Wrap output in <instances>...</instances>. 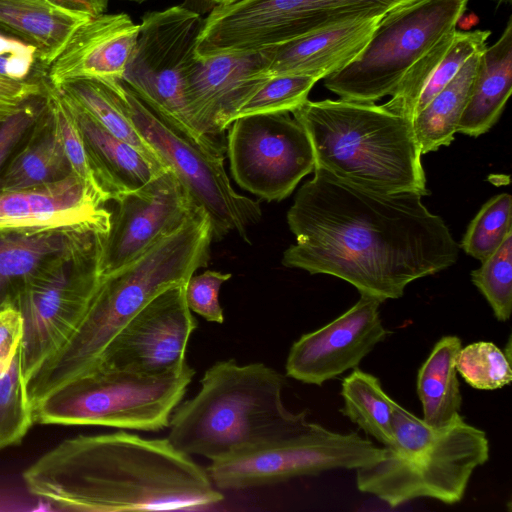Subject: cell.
I'll return each instance as SVG.
<instances>
[{
    "mask_svg": "<svg viewBox=\"0 0 512 512\" xmlns=\"http://www.w3.org/2000/svg\"><path fill=\"white\" fill-rule=\"evenodd\" d=\"M469 0H416L384 15L361 53L324 78L341 99L373 102L392 96L410 70L451 38Z\"/></svg>",
    "mask_w": 512,
    "mask_h": 512,
    "instance_id": "cell-8",
    "label": "cell"
},
{
    "mask_svg": "<svg viewBox=\"0 0 512 512\" xmlns=\"http://www.w3.org/2000/svg\"><path fill=\"white\" fill-rule=\"evenodd\" d=\"M341 396L344 416L384 447L393 442L394 400L385 393L376 376L354 368L342 380Z\"/></svg>",
    "mask_w": 512,
    "mask_h": 512,
    "instance_id": "cell-30",
    "label": "cell"
},
{
    "mask_svg": "<svg viewBox=\"0 0 512 512\" xmlns=\"http://www.w3.org/2000/svg\"><path fill=\"white\" fill-rule=\"evenodd\" d=\"M88 19L46 0H0V28L32 45L46 70L74 31Z\"/></svg>",
    "mask_w": 512,
    "mask_h": 512,
    "instance_id": "cell-25",
    "label": "cell"
},
{
    "mask_svg": "<svg viewBox=\"0 0 512 512\" xmlns=\"http://www.w3.org/2000/svg\"><path fill=\"white\" fill-rule=\"evenodd\" d=\"M461 347L459 337L443 336L418 370L417 395L422 405V420L429 426H444L460 413L462 396L456 358Z\"/></svg>",
    "mask_w": 512,
    "mask_h": 512,
    "instance_id": "cell-27",
    "label": "cell"
},
{
    "mask_svg": "<svg viewBox=\"0 0 512 512\" xmlns=\"http://www.w3.org/2000/svg\"><path fill=\"white\" fill-rule=\"evenodd\" d=\"M512 91V17L498 38L481 53L468 103L456 133L477 137L498 121Z\"/></svg>",
    "mask_w": 512,
    "mask_h": 512,
    "instance_id": "cell-23",
    "label": "cell"
},
{
    "mask_svg": "<svg viewBox=\"0 0 512 512\" xmlns=\"http://www.w3.org/2000/svg\"><path fill=\"white\" fill-rule=\"evenodd\" d=\"M231 273L206 270L192 275L185 286V297L189 309L209 322L223 323L224 314L219 302V291Z\"/></svg>",
    "mask_w": 512,
    "mask_h": 512,
    "instance_id": "cell-37",
    "label": "cell"
},
{
    "mask_svg": "<svg viewBox=\"0 0 512 512\" xmlns=\"http://www.w3.org/2000/svg\"><path fill=\"white\" fill-rule=\"evenodd\" d=\"M483 51L471 56L452 80L413 116L412 127L422 155L454 140Z\"/></svg>",
    "mask_w": 512,
    "mask_h": 512,
    "instance_id": "cell-28",
    "label": "cell"
},
{
    "mask_svg": "<svg viewBox=\"0 0 512 512\" xmlns=\"http://www.w3.org/2000/svg\"><path fill=\"white\" fill-rule=\"evenodd\" d=\"M53 6L64 11L88 18L104 14L109 0H46Z\"/></svg>",
    "mask_w": 512,
    "mask_h": 512,
    "instance_id": "cell-40",
    "label": "cell"
},
{
    "mask_svg": "<svg viewBox=\"0 0 512 512\" xmlns=\"http://www.w3.org/2000/svg\"><path fill=\"white\" fill-rule=\"evenodd\" d=\"M212 240L210 218L198 206L177 229L101 277L71 335L28 379L31 404L93 366L114 336L155 296L187 283L196 270L207 267Z\"/></svg>",
    "mask_w": 512,
    "mask_h": 512,
    "instance_id": "cell-3",
    "label": "cell"
},
{
    "mask_svg": "<svg viewBox=\"0 0 512 512\" xmlns=\"http://www.w3.org/2000/svg\"><path fill=\"white\" fill-rule=\"evenodd\" d=\"M317 81L302 74L271 75L240 107L235 119L255 114L293 112L308 100L309 92Z\"/></svg>",
    "mask_w": 512,
    "mask_h": 512,
    "instance_id": "cell-35",
    "label": "cell"
},
{
    "mask_svg": "<svg viewBox=\"0 0 512 512\" xmlns=\"http://www.w3.org/2000/svg\"><path fill=\"white\" fill-rule=\"evenodd\" d=\"M393 431L383 456L356 469L358 490L390 507L417 498L456 504L474 470L489 460L486 433L460 413L448 424L432 427L394 401Z\"/></svg>",
    "mask_w": 512,
    "mask_h": 512,
    "instance_id": "cell-6",
    "label": "cell"
},
{
    "mask_svg": "<svg viewBox=\"0 0 512 512\" xmlns=\"http://www.w3.org/2000/svg\"><path fill=\"white\" fill-rule=\"evenodd\" d=\"M416 0H250L249 19L258 38L277 46L351 20L383 17Z\"/></svg>",
    "mask_w": 512,
    "mask_h": 512,
    "instance_id": "cell-20",
    "label": "cell"
},
{
    "mask_svg": "<svg viewBox=\"0 0 512 512\" xmlns=\"http://www.w3.org/2000/svg\"><path fill=\"white\" fill-rule=\"evenodd\" d=\"M48 84L47 79L18 81L0 76V122L30 99L44 95Z\"/></svg>",
    "mask_w": 512,
    "mask_h": 512,
    "instance_id": "cell-39",
    "label": "cell"
},
{
    "mask_svg": "<svg viewBox=\"0 0 512 512\" xmlns=\"http://www.w3.org/2000/svg\"><path fill=\"white\" fill-rule=\"evenodd\" d=\"M192 398L180 402L169 421L168 440L188 455L211 461L287 437L308 425L307 411L286 408V377L264 363L233 359L209 367Z\"/></svg>",
    "mask_w": 512,
    "mask_h": 512,
    "instance_id": "cell-4",
    "label": "cell"
},
{
    "mask_svg": "<svg viewBox=\"0 0 512 512\" xmlns=\"http://www.w3.org/2000/svg\"><path fill=\"white\" fill-rule=\"evenodd\" d=\"M497 1H498V4H500V3H507V2L509 3V2H511V0H497Z\"/></svg>",
    "mask_w": 512,
    "mask_h": 512,
    "instance_id": "cell-45",
    "label": "cell"
},
{
    "mask_svg": "<svg viewBox=\"0 0 512 512\" xmlns=\"http://www.w3.org/2000/svg\"><path fill=\"white\" fill-rule=\"evenodd\" d=\"M106 201L71 172L41 186L0 191V232L80 230L107 233Z\"/></svg>",
    "mask_w": 512,
    "mask_h": 512,
    "instance_id": "cell-18",
    "label": "cell"
},
{
    "mask_svg": "<svg viewBox=\"0 0 512 512\" xmlns=\"http://www.w3.org/2000/svg\"><path fill=\"white\" fill-rule=\"evenodd\" d=\"M343 314L303 334L288 353L286 375L305 384L321 386L360 362L390 333L383 325L379 307L383 302L360 295Z\"/></svg>",
    "mask_w": 512,
    "mask_h": 512,
    "instance_id": "cell-16",
    "label": "cell"
},
{
    "mask_svg": "<svg viewBox=\"0 0 512 512\" xmlns=\"http://www.w3.org/2000/svg\"><path fill=\"white\" fill-rule=\"evenodd\" d=\"M127 1H132V2H138V3H141V2H144L146 0H127Z\"/></svg>",
    "mask_w": 512,
    "mask_h": 512,
    "instance_id": "cell-46",
    "label": "cell"
},
{
    "mask_svg": "<svg viewBox=\"0 0 512 512\" xmlns=\"http://www.w3.org/2000/svg\"><path fill=\"white\" fill-rule=\"evenodd\" d=\"M72 172L47 102L27 136L7 161L0 191L36 187L63 179Z\"/></svg>",
    "mask_w": 512,
    "mask_h": 512,
    "instance_id": "cell-24",
    "label": "cell"
},
{
    "mask_svg": "<svg viewBox=\"0 0 512 512\" xmlns=\"http://www.w3.org/2000/svg\"><path fill=\"white\" fill-rule=\"evenodd\" d=\"M33 423L21 348L7 372L0 376V451L19 445Z\"/></svg>",
    "mask_w": 512,
    "mask_h": 512,
    "instance_id": "cell-31",
    "label": "cell"
},
{
    "mask_svg": "<svg viewBox=\"0 0 512 512\" xmlns=\"http://www.w3.org/2000/svg\"><path fill=\"white\" fill-rule=\"evenodd\" d=\"M238 0H214L216 5L229 4Z\"/></svg>",
    "mask_w": 512,
    "mask_h": 512,
    "instance_id": "cell-44",
    "label": "cell"
},
{
    "mask_svg": "<svg viewBox=\"0 0 512 512\" xmlns=\"http://www.w3.org/2000/svg\"><path fill=\"white\" fill-rule=\"evenodd\" d=\"M194 375L188 363L162 375L94 365L37 401L34 422L159 431L169 426Z\"/></svg>",
    "mask_w": 512,
    "mask_h": 512,
    "instance_id": "cell-7",
    "label": "cell"
},
{
    "mask_svg": "<svg viewBox=\"0 0 512 512\" xmlns=\"http://www.w3.org/2000/svg\"><path fill=\"white\" fill-rule=\"evenodd\" d=\"M181 6L197 14L203 15L205 13H209L216 4L214 0H184Z\"/></svg>",
    "mask_w": 512,
    "mask_h": 512,
    "instance_id": "cell-42",
    "label": "cell"
},
{
    "mask_svg": "<svg viewBox=\"0 0 512 512\" xmlns=\"http://www.w3.org/2000/svg\"><path fill=\"white\" fill-rule=\"evenodd\" d=\"M27 491L59 510L197 509L223 500L207 471L168 438L78 435L23 472Z\"/></svg>",
    "mask_w": 512,
    "mask_h": 512,
    "instance_id": "cell-2",
    "label": "cell"
},
{
    "mask_svg": "<svg viewBox=\"0 0 512 512\" xmlns=\"http://www.w3.org/2000/svg\"><path fill=\"white\" fill-rule=\"evenodd\" d=\"M62 96L75 115L95 180L108 202L119 193L140 188L165 170L152 163L132 145L109 133L70 99Z\"/></svg>",
    "mask_w": 512,
    "mask_h": 512,
    "instance_id": "cell-22",
    "label": "cell"
},
{
    "mask_svg": "<svg viewBox=\"0 0 512 512\" xmlns=\"http://www.w3.org/2000/svg\"><path fill=\"white\" fill-rule=\"evenodd\" d=\"M381 18L351 20L265 49L268 73L302 74L322 80L361 53Z\"/></svg>",
    "mask_w": 512,
    "mask_h": 512,
    "instance_id": "cell-21",
    "label": "cell"
},
{
    "mask_svg": "<svg viewBox=\"0 0 512 512\" xmlns=\"http://www.w3.org/2000/svg\"><path fill=\"white\" fill-rule=\"evenodd\" d=\"M296 243L282 264L328 274L382 302L454 265L459 245L417 192H384L314 168L287 212Z\"/></svg>",
    "mask_w": 512,
    "mask_h": 512,
    "instance_id": "cell-1",
    "label": "cell"
},
{
    "mask_svg": "<svg viewBox=\"0 0 512 512\" xmlns=\"http://www.w3.org/2000/svg\"><path fill=\"white\" fill-rule=\"evenodd\" d=\"M139 27L125 13L89 18L47 68L49 84L58 89L78 79L121 80L136 47Z\"/></svg>",
    "mask_w": 512,
    "mask_h": 512,
    "instance_id": "cell-19",
    "label": "cell"
},
{
    "mask_svg": "<svg viewBox=\"0 0 512 512\" xmlns=\"http://www.w3.org/2000/svg\"><path fill=\"white\" fill-rule=\"evenodd\" d=\"M477 22H478V17L474 13H471L469 15H466L465 13H463L457 22V26H460L462 29H469L470 27L475 25Z\"/></svg>",
    "mask_w": 512,
    "mask_h": 512,
    "instance_id": "cell-43",
    "label": "cell"
},
{
    "mask_svg": "<svg viewBox=\"0 0 512 512\" xmlns=\"http://www.w3.org/2000/svg\"><path fill=\"white\" fill-rule=\"evenodd\" d=\"M490 35L489 30H456L450 46L432 71L417 100L414 115L452 80L471 56L487 47Z\"/></svg>",
    "mask_w": 512,
    "mask_h": 512,
    "instance_id": "cell-36",
    "label": "cell"
},
{
    "mask_svg": "<svg viewBox=\"0 0 512 512\" xmlns=\"http://www.w3.org/2000/svg\"><path fill=\"white\" fill-rule=\"evenodd\" d=\"M481 263L471 272V280L491 306L495 318L506 322L512 311V232Z\"/></svg>",
    "mask_w": 512,
    "mask_h": 512,
    "instance_id": "cell-33",
    "label": "cell"
},
{
    "mask_svg": "<svg viewBox=\"0 0 512 512\" xmlns=\"http://www.w3.org/2000/svg\"><path fill=\"white\" fill-rule=\"evenodd\" d=\"M383 454L384 447L375 446L356 432H334L310 422L296 434L211 461L206 471L217 489L235 491L334 469L356 470Z\"/></svg>",
    "mask_w": 512,
    "mask_h": 512,
    "instance_id": "cell-12",
    "label": "cell"
},
{
    "mask_svg": "<svg viewBox=\"0 0 512 512\" xmlns=\"http://www.w3.org/2000/svg\"><path fill=\"white\" fill-rule=\"evenodd\" d=\"M263 51L198 58L185 82V101L194 128L215 139L240 107L270 77Z\"/></svg>",
    "mask_w": 512,
    "mask_h": 512,
    "instance_id": "cell-17",
    "label": "cell"
},
{
    "mask_svg": "<svg viewBox=\"0 0 512 512\" xmlns=\"http://www.w3.org/2000/svg\"><path fill=\"white\" fill-rule=\"evenodd\" d=\"M92 232L99 231L55 229L0 232V308L9 305L19 285L47 260Z\"/></svg>",
    "mask_w": 512,
    "mask_h": 512,
    "instance_id": "cell-26",
    "label": "cell"
},
{
    "mask_svg": "<svg viewBox=\"0 0 512 512\" xmlns=\"http://www.w3.org/2000/svg\"><path fill=\"white\" fill-rule=\"evenodd\" d=\"M202 15L181 5L144 14L137 44L120 80L154 113L191 139L219 145L193 126L185 101L186 78L198 59Z\"/></svg>",
    "mask_w": 512,
    "mask_h": 512,
    "instance_id": "cell-11",
    "label": "cell"
},
{
    "mask_svg": "<svg viewBox=\"0 0 512 512\" xmlns=\"http://www.w3.org/2000/svg\"><path fill=\"white\" fill-rule=\"evenodd\" d=\"M511 206L509 193L487 201L470 222L461 241L462 249L481 262L492 254L512 232Z\"/></svg>",
    "mask_w": 512,
    "mask_h": 512,
    "instance_id": "cell-32",
    "label": "cell"
},
{
    "mask_svg": "<svg viewBox=\"0 0 512 512\" xmlns=\"http://www.w3.org/2000/svg\"><path fill=\"white\" fill-rule=\"evenodd\" d=\"M36 49L0 28V55L34 53Z\"/></svg>",
    "mask_w": 512,
    "mask_h": 512,
    "instance_id": "cell-41",
    "label": "cell"
},
{
    "mask_svg": "<svg viewBox=\"0 0 512 512\" xmlns=\"http://www.w3.org/2000/svg\"><path fill=\"white\" fill-rule=\"evenodd\" d=\"M112 201L116 210L103 238L101 277L126 265L177 229L197 207L169 169L140 188L117 194Z\"/></svg>",
    "mask_w": 512,
    "mask_h": 512,
    "instance_id": "cell-15",
    "label": "cell"
},
{
    "mask_svg": "<svg viewBox=\"0 0 512 512\" xmlns=\"http://www.w3.org/2000/svg\"><path fill=\"white\" fill-rule=\"evenodd\" d=\"M229 127L231 174L242 189L253 195L281 201L314 170L310 140L289 113L243 116Z\"/></svg>",
    "mask_w": 512,
    "mask_h": 512,
    "instance_id": "cell-13",
    "label": "cell"
},
{
    "mask_svg": "<svg viewBox=\"0 0 512 512\" xmlns=\"http://www.w3.org/2000/svg\"><path fill=\"white\" fill-rule=\"evenodd\" d=\"M292 114L310 140L314 168L379 191L429 194L411 119L341 98L306 100Z\"/></svg>",
    "mask_w": 512,
    "mask_h": 512,
    "instance_id": "cell-5",
    "label": "cell"
},
{
    "mask_svg": "<svg viewBox=\"0 0 512 512\" xmlns=\"http://www.w3.org/2000/svg\"><path fill=\"white\" fill-rule=\"evenodd\" d=\"M120 106L161 164L171 170L193 202L208 214L213 240L231 232L248 241V228L261 219L258 201L236 192L224 167L219 145L199 143L147 107L120 80L115 82ZM249 242V241H248Z\"/></svg>",
    "mask_w": 512,
    "mask_h": 512,
    "instance_id": "cell-10",
    "label": "cell"
},
{
    "mask_svg": "<svg viewBox=\"0 0 512 512\" xmlns=\"http://www.w3.org/2000/svg\"><path fill=\"white\" fill-rule=\"evenodd\" d=\"M46 103V93L27 101L0 122V176L7 161L34 126Z\"/></svg>",
    "mask_w": 512,
    "mask_h": 512,
    "instance_id": "cell-38",
    "label": "cell"
},
{
    "mask_svg": "<svg viewBox=\"0 0 512 512\" xmlns=\"http://www.w3.org/2000/svg\"><path fill=\"white\" fill-rule=\"evenodd\" d=\"M185 286L173 285L148 302L114 336L94 365L146 375L184 367L186 348L197 327Z\"/></svg>",
    "mask_w": 512,
    "mask_h": 512,
    "instance_id": "cell-14",
    "label": "cell"
},
{
    "mask_svg": "<svg viewBox=\"0 0 512 512\" xmlns=\"http://www.w3.org/2000/svg\"><path fill=\"white\" fill-rule=\"evenodd\" d=\"M116 81L78 79L63 84L57 90L109 133L132 145L155 165L165 168L122 110Z\"/></svg>",
    "mask_w": 512,
    "mask_h": 512,
    "instance_id": "cell-29",
    "label": "cell"
},
{
    "mask_svg": "<svg viewBox=\"0 0 512 512\" xmlns=\"http://www.w3.org/2000/svg\"><path fill=\"white\" fill-rule=\"evenodd\" d=\"M107 233L92 232L53 256L17 288L9 305L23 320L22 363L26 381L71 335L101 280Z\"/></svg>",
    "mask_w": 512,
    "mask_h": 512,
    "instance_id": "cell-9",
    "label": "cell"
},
{
    "mask_svg": "<svg viewBox=\"0 0 512 512\" xmlns=\"http://www.w3.org/2000/svg\"><path fill=\"white\" fill-rule=\"evenodd\" d=\"M457 373L479 390H495L509 385L512 371L509 357L494 343L478 341L461 347L456 358Z\"/></svg>",
    "mask_w": 512,
    "mask_h": 512,
    "instance_id": "cell-34",
    "label": "cell"
}]
</instances>
